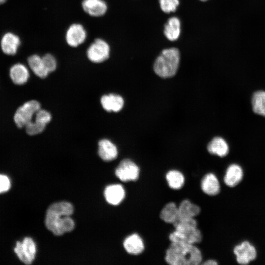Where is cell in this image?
I'll list each match as a JSON object with an SVG mask.
<instances>
[{
    "label": "cell",
    "mask_w": 265,
    "mask_h": 265,
    "mask_svg": "<svg viewBox=\"0 0 265 265\" xmlns=\"http://www.w3.org/2000/svg\"><path fill=\"white\" fill-rule=\"evenodd\" d=\"M73 210V205L68 202H56L50 205L45 217L47 228L56 236L72 231L75 223L70 215Z\"/></svg>",
    "instance_id": "obj_1"
},
{
    "label": "cell",
    "mask_w": 265,
    "mask_h": 265,
    "mask_svg": "<svg viewBox=\"0 0 265 265\" xmlns=\"http://www.w3.org/2000/svg\"><path fill=\"white\" fill-rule=\"evenodd\" d=\"M165 261L171 265H198L202 261V255L195 244L171 242L165 252Z\"/></svg>",
    "instance_id": "obj_2"
},
{
    "label": "cell",
    "mask_w": 265,
    "mask_h": 265,
    "mask_svg": "<svg viewBox=\"0 0 265 265\" xmlns=\"http://www.w3.org/2000/svg\"><path fill=\"white\" fill-rule=\"evenodd\" d=\"M175 230L169 236L171 242L180 241L195 244L202 239L195 218L179 220L174 225Z\"/></svg>",
    "instance_id": "obj_3"
},
{
    "label": "cell",
    "mask_w": 265,
    "mask_h": 265,
    "mask_svg": "<svg viewBox=\"0 0 265 265\" xmlns=\"http://www.w3.org/2000/svg\"><path fill=\"white\" fill-rule=\"evenodd\" d=\"M180 58L178 49L171 48L164 50L155 61L153 68L155 73L163 78L173 77L178 70Z\"/></svg>",
    "instance_id": "obj_4"
},
{
    "label": "cell",
    "mask_w": 265,
    "mask_h": 265,
    "mask_svg": "<svg viewBox=\"0 0 265 265\" xmlns=\"http://www.w3.org/2000/svg\"><path fill=\"white\" fill-rule=\"evenodd\" d=\"M41 108L40 104L36 100L28 101L18 108L16 111L14 120L16 126L25 127L32 120L36 113Z\"/></svg>",
    "instance_id": "obj_5"
},
{
    "label": "cell",
    "mask_w": 265,
    "mask_h": 265,
    "mask_svg": "<svg viewBox=\"0 0 265 265\" xmlns=\"http://www.w3.org/2000/svg\"><path fill=\"white\" fill-rule=\"evenodd\" d=\"M109 53L108 44L104 40L98 38L88 47L86 53L88 58L91 62L101 63L109 57Z\"/></svg>",
    "instance_id": "obj_6"
},
{
    "label": "cell",
    "mask_w": 265,
    "mask_h": 265,
    "mask_svg": "<svg viewBox=\"0 0 265 265\" xmlns=\"http://www.w3.org/2000/svg\"><path fill=\"white\" fill-rule=\"evenodd\" d=\"M138 166L130 159L122 160L115 170L116 176L122 182L135 181L139 176Z\"/></svg>",
    "instance_id": "obj_7"
},
{
    "label": "cell",
    "mask_w": 265,
    "mask_h": 265,
    "mask_svg": "<svg viewBox=\"0 0 265 265\" xmlns=\"http://www.w3.org/2000/svg\"><path fill=\"white\" fill-rule=\"evenodd\" d=\"M14 251L22 262L29 265L34 259L36 252V245L31 238L26 237L22 242H16Z\"/></svg>",
    "instance_id": "obj_8"
},
{
    "label": "cell",
    "mask_w": 265,
    "mask_h": 265,
    "mask_svg": "<svg viewBox=\"0 0 265 265\" xmlns=\"http://www.w3.org/2000/svg\"><path fill=\"white\" fill-rule=\"evenodd\" d=\"M234 252L236 256L237 262L241 265L249 264L257 256L255 247L247 241H244L236 246Z\"/></svg>",
    "instance_id": "obj_9"
},
{
    "label": "cell",
    "mask_w": 265,
    "mask_h": 265,
    "mask_svg": "<svg viewBox=\"0 0 265 265\" xmlns=\"http://www.w3.org/2000/svg\"><path fill=\"white\" fill-rule=\"evenodd\" d=\"M86 37V33L83 26L74 24L70 26L66 32V40L69 46L76 47L84 42Z\"/></svg>",
    "instance_id": "obj_10"
},
{
    "label": "cell",
    "mask_w": 265,
    "mask_h": 265,
    "mask_svg": "<svg viewBox=\"0 0 265 265\" xmlns=\"http://www.w3.org/2000/svg\"><path fill=\"white\" fill-rule=\"evenodd\" d=\"M83 10L93 17H100L106 12L107 7L103 0H83L82 2Z\"/></svg>",
    "instance_id": "obj_11"
},
{
    "label": "cell",
    "mask_w": 265,
    "mask_h": 265,
    "mask_svg": "<svg viewBox=\"0 0 265 265\" xmlns=\"http://www.w3.org/2000/svg\"><path fill=\"white\" fill-rule=\"evenodd\" d=\"M104 195L108 203L113 205H117L124 199L125 191L121 185H111L105 188Z\"/></svg>",
    "instance_id": "obj_12"
},
{
    "label": "cell",
    "mask_w": 265,
    "mask_h": 265,
    "mask_svg": "<svg viewBox=\"0 0 265 265\" xmlns=\"http://www.w3.org/2000/svg\"><path fill=\"white\" fill-rule=\"evenodd\" d=\"M123 246L128 253L134 255L142 253L144 249L143 239L135 233L129 236L124 239Z\"/></svg>",
    "instance_id": "obj_13"
},
{
    "label": "cell",
    "mask_w": 265,
    "mask_h": 265,
    "mask_svg": "<svg viewBox=\"0 0 265 265\" xmlns=\"http://www.w3.org/2000/svg\"><path fill=\"white\" fill-rule=\"evenodd\" d=\"M101 103L103 108L106 111L118 112L123 108L124 101L119 95L109 94L102 97Z\"/></svg>",
    "instance_id": "obj_14"
},
{
    "label": "cell",
    "mask_w": 265,
    "mask_h": 265,
    "mask_svg": "<svg viewBox=\"0 0 265 265\" xmlns=\"http://www.w3.org/2000/svg\"><path fill=\"white\" fill-rule=\"evenodd\" d=\"M98 154L103 160L108 161L116 158L118 150L116 146L111 141L103 139L98 143Z\"/></svg>",
    "instance_id": "obj_15"
},
{
    "label": "cell",
    "mask_w": 265,
    "mask_h": 265,
    "mask_svg": "<svg viewBox=\"0 0 265 265\" xmlns=\"http://www.w3.org/2000/svg\"><path fill=\"white\" fill-rule=\"evenodd\" d=\"M202 191L210 196L217 195L220 191V184L216 176L212 173L206 174L201 183Z\"/></svg>",
    "instance_id": "obj_16"
},
{
    "label": "cell",
    "mask_w": 265,
    "mask_h": 265,
    "mask_svg": "<svg viewBox=\"0 0 265 265\" xmlns=\"http://www.w3.org/2000/svg\"><path fill=\"white\" fill-rule=\"evenodd\" d=\"M179 220L194 218L198 215L201 209L199 206L185 199L182 201L178 206Z\"/></svg>",
    "instance_id": "obj_17"
},
{
    "label": "cell",
    "mask_w": 265,
    "mask_h": 265,
    "mask_svg": "<svg viewBox=\"0 0 265 265\" xmlns=\"http://www.w3.org/2000/svg\"><path fill=\"white\" fill-rule=\"evenodd\" d=\"M243 171L237 164H232L227 168L224 177V182L228 186L234 187L242 180Z\"/></svg>",
    "instance_id": "obj_18"
},
{
    "label": "cell",
    "mask_w": 265,
    "mask_h": 265,
    "mask_svg": "<svg viewBox=\"0 0 265 265\" xmlns=\"http://www.w3.org/2000/svg\"><path fill=\"white\" fill-rule=\"evenodd\" d=\"M20 45L18 36L12 33H7L2 38L1 47L3 52L8 55L15 54Z\"/></svg>",
    "instance_id": "obj_19"
},
{
    "label": "cell",
    "mask_w": 265,
    "mask_h": 265,
    "mask_svg": "<svg viewBox=\"0 0 265 265\" xmlns=\"http://www.w3.org/2000/svg\"><path fill=\"white\" fill-rule=\"evenodd\" d=\"M10 77L13 83L22 85L27 81L29 74L27 68L24 65L17 63L10 68Z\"/></svg>",
    "instance_id": "obj_20"
},
{
    "label": "cell",
    "mask_w": 265,
    "mask_h": 265,
    "mask_svg": "<svg viewBox=\"0 0 265 265\" xmlns=\"http://www.w3.org/2000/svg\"><path fill=\"white\" fill-rule=\"evenodd\" d=\"M207 150L210 154L220 157L226 156L229 151L227 143L220 137H215L212 138L207 146Z\"/></svg>",
    "instance_id": "obj_21"
},
{
    "label": "cell",
    "mask_w": 265,
    "mask_h": 265,
    "mask_svg": "<svg viewBox=\"0 0 265 265\" xmlns=\"http://www.w3.org/2000/svg\"><path fill=\"white\" fill-rule=\"evenodd\" d=\"M159 216L164 222L174 225L179 219L178 206L173 202L166 204L161 209Z\"/></svg>",
    "instance_id": "obj_22"
},
{
    "label": "cell",
    "mask_w": 265,
    "mask_h": 265,
    "mask_svg": "<svg viewBox=\"0 0 265 265\" xmlns=\"http://www.w3.org/2000/svg\"><path fill=\"white\" fill-rule=\"evenodd\" d=\"M181 32V23L179 19L175 17L170 18L165 25L164 34L170 41L177 40Z\"/></svg>",
    "instance_id": "obj_23"
},
{
    "label": "cell",
    "mask_w": 265,
    "mask_h": 265,
    "mask_svg": "<svg viewBox=\"0 0 265 265\" xmlns=\"http://www.w3.org/2000/svg\"><path fill=\"white\" fill-rule=\"evenodd\" d=\"M27 61L29 67L37 76L45 78L48 76L49 72L45 68L42 57L34 54L28 57Z\"/></svg>",
    "instance_id": "obj_24"
},
{
    "label": "cell",
    "mask_w": 265,
    "mask_h": 265,
    "mask_svg": "<svg viewBox=\"0 0 265 265\" xmlns=\"http://www.w3.org/2000/svg\"><path fill=\"white\" fill-rule=\"evenodd\" d=\"M251 102L254 112L265 117V91L259 90L255 92Z\"/></svg>",
    "instance_id": "obj_25"
},
{
    "label": "cell",
    "mask_w": 265,
    "mask_h": 265,
    "mask_svg": "<svg viewBox=\"0 0 265 265\" xmlns=\"http://www.w3.org/2000/svg\"><path fill=\"white\" fill-rule=\"evenodd\" d=\"M166 180L169 186L175 190L181 188L185 183V177L179 171L172 170L166 174Z\"/></svg>",
    "instance_id": "obj_26"
},
{
    "label": "cell",
    "mask_w": 265,
    "mask_h": 265,
    "mask_svg": "<svg viewBox=\"0 0 265 265\" xmlns=\"http://www.w3.org/2000/svg\"><path fill=\"white\" fill-rule=\"evenodd\" d=\"M46 126L39 123L35 120L27 124L25 128L26 133L30 135H34L41 133L45 129Z\"/></svg>",
    "instance_id": "obj_27"
},
{
    "label": "cell",
    "mask_w": 265,
    "mask_h": 265,
    "mask_svg": "<svg viewBox=\"0 0 265 265\" xmlns=\"http://www.w3.org/2000/svg\"><path fill=\"white\" fill-rule=\"evenodd\" d=\"M159 2L161 9L166 13L174 12L179 4V0H159Z\"/></svg>",
    "instance_id": "obj_28"
},
{
    "label": "cell",
    "mask_w": 265,
    "mask_h": 265,
    "mask_svg": "<svg viewBox=\"0 0 265 265\" xmlns=\"http://www.w3.org/2000/svg\"><path fill=\"white\" fill-rule=\"evenodd\" d=\"M42 59L48 72L54 71L56 68V61L54 57L50 53H47L42 57Z\"/></svg>",
    "instance_id": "obj_29"
},
{
    "label": "cell",
    "mask_w": 265,
    "mask_h": 265,
    "mask_svg": "<svg viewBox=\"0 0 265 265\" xmlns=\"http://www.w3.org/2000/svg\"><path fill=\"white\" fill-rule=\"evenodd\" d=\"M52 116L48 111L41 108L36 113L34 119L46 126L51 120Z\"/></svg>",
    "instance_id": "obj_30"
},
{
    "label": "cell",
    "mask_w": 265,
    "mask_h": 265,
    "mask_svg": "<svg viewBox=\"0 0 265 265\" xmlns=\"http://www.w3.org/2000/svg\"><path fill=\"white\" fill-rule=\"evenodd\" d=\"M10 187V182L5 175H0V193L8 191Z\"/></svg>",
    "instance_id": "obj_31"
},
{
    "label": "cell",
    "mask_w": 265,
    "mask_h": 265,
    "mask_svg": "<svg viewBox=\"0 0 265 265\" xmlns=\"http://www.w3.org/2000/svg\"><path fill=\"white\" fill-rule=\"evenodd\" d=\"M203 264L205 265H215L217 264V263L214 260H208L206 261Z\"/></svg>",
    "instance_id": "obj_32"
},
{
    "label": "cell",
    "mask_w": 265,
    "mask_h": 265,
    "mask_svg": "<svg viewBox=\"0 0 265 265\" xmlns=\"http://www.w3.org/2000/svg\"><path fill=\"white\" fill-rule=\"evenodd\" d=\"M6 0H0V4H1L5 2Z\"/></svg>",
    "instance_id": "obj_33"
},
{
    "label": "cell",
    "mask_w": 265,
    "mask_h": 265,
    "mask_svg": "<svg viewBox=\"0 0 265 265\" xmlns=\"http://www.w3.org/2000/svg\"><path fill=\"white\" fill-rule=\"evenodd\" d=\"M200 0L205 1H207V0Z\"/></svg>",
    "instance_id": "obj_34"
}]
</instances>
